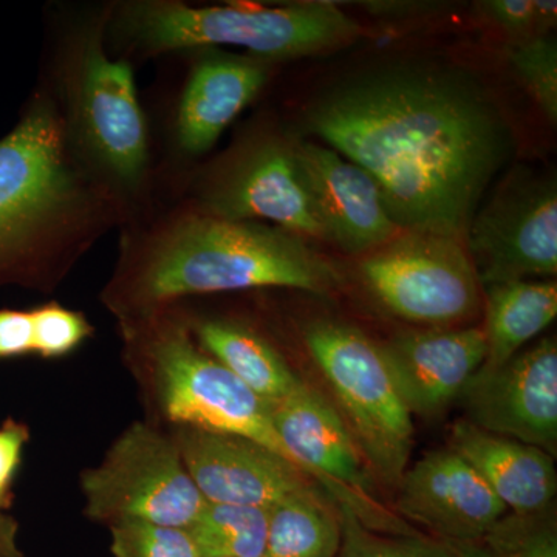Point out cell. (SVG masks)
<instances>
[{
  "mask_svg": "<svg viewBox=\"0 0 557 557\" xmlns=\"http://www.w3.org/2000/svg\"><path fill=\"white\" fill-rule=\"evenodd\" d=\"M307 127L372 175L401 231L465 242L508 152L504 121L463 79L391 69L311 106Z\"/></svg>",
  "mask_w": 557,
  "mask_h": 557,
  "instance_id": "cell-1",
  "label": "cell"
},
{
  "mask_svg": "<svg viewBox=\"0 0 557 557\" xmlns=\"http://www.w3.org/2000/svg\"><path fill=\"white\" fill-rule=\"evenodd\" d=\"M120 327L160 412L175 428L239 435L295 463L277 435L269 403L201 350L175 307Z\"/></svg>",
  "mask_w": 557,
  "mask_h": 557,
  "instance_id": "cell-5",
  "label": "cell"
},
{
  "mask_svg": "<svg viewBox=\"0 0 557 557\" xmlns=\"http://www.w3.org/2000/svg\"><path fill=\"white\" fill-rule=\"evenodd\" d=\"M30 431L24 423L5 420L0 423V512H5L11 497V487L20 471L25 446Z\"/></svg>",
  "mask_w": 557,
  "mask_h": 557,
  "instance_id": "cell-29",
  "label": "cell"
},
{
  "mask_svg": "<svg viewBox=\"0 0 557 557\" xmlns=\"http://www.w3.org/2000/svg\"><path fill=\"white\" fill-rule=\"evenodd\" d=\"M380 348L398 395L412 417H434L449 408L486 358L482 327L403 333Z\"/></svg>",
  "mask_w": 557,
  "mask_h": 557,
  "instance_id": "cell-17",
  "label": "cell"
},
{
  "mask_svg": "<svg viewBox=\"0 0 557 557\" xmlns=\"http://www.w3.org/2000/svg\"><path fill=\"white\" fill-rule=\"evenodd\" d=\"M33 354L30 311L0 310V359Z\"/></svg>",
  "mask_w": 557,
  "mask_h": 557,
  "instance_id": "cell-31",
  "label": "cell"
},
{
  "mask_svg": "<svg viewBox=\"0 0 557 557\" xmlns=\"http://www.w3.org/2000/svg\"><path fill=\"white\" fill-rule=\"evenodd\" d=\"M186 324L205 354L269 405L288 397L302 381L276 347L248 325L228 319H197Z\"/></svg>",
  "mask_w": 557,
  "mask_h": 557,
  "instance_id": "cell-20",
  "label": "cell"
},
{
  "mask_svg": "<svg viewBox=\"0 0 557 557\" xmlns=\"http://www.w3.org/2000/svg\"><path fill=\"white\" fill-rule=\"evenodd\" d=\"M465 245L483 288L531 277H555V180L512 175L485 207L478 209Z\"/></svg>",
  "mask_w": 557,
  "mask_h": 557,
  "instance_id": "cell-12",
  "label": "cell"
},
{
  "mask_svg": "<svg viewBox=\"0 0 557 557\" xmlns=\"http://www.w3.org/2000/svg\"><path fill=\"white\" fill-rule=\"evenodd\" d=\"M127 203L83 159L60 97L40 91L0 139V285L51 292Z\"/></svg>",
  "mask_w": 557,
  "mask_h": 557,
  "instance_id": "cell-3",
  "label": "cell"
},
{
  "mask_svg": "<svg viewBox=\"0 0 557 557\" xmlns=\"http://www.w3.org/2000/svg\"><path fill=\"white\" fill-rule=\"evenodd\" d=\"M172 440L208 504L271 509L293 494L319 486L287 458L239 435L180 426Z\"/></svg>",
  "mask_w": 557,
  "mask_h": 557,
  "instance_id": "cell-14",
  "label": "cell"
},
{
  "mask_svg": "<svg viewBox=\"0 0 557 557\" xmlns=\"http://www.w3.org/2000/svg\"><path fill=\"white\" fill-rule=\"evenodd\" d=\"M270 410L288 456L336 505L351 509L376 533H421L376 496V479L368 461L338 409L318 388L302 380L288 397L271 403Z\"/></svg>",
  "mask_w": 557,
  "mask_h": 557,
  "instance_id": "cell-10",
  "label": "cell"
},
{
  "mask_svg": "<svg viewBox=\"0 0 557 557\" xmlns=\"http://www.w3.org/2000/svg\"><path fill=\"white\" fill-rule=\"evenodd\" d=\"M196 197L193 207L208 214L327 242L295 141L281 135L265 132L240 141L201 177Z\"/></svg>",
  "mask_w": 557,
  "mask_h": 557,
  "instance_id": "cell-11",
  "label": "cell"
},
{
  "mask_svg": "<svg viewBox=\"0 0 557 557\" xmlns=\"http://www.w3.org/2000/svg\"><path fill=\"white\" fill-rule=\"evenodd\" d=\"M113 557H200L185 528L121 522L110 527Z\"/></svg>",
  "mask_w": 557,
  "mask_h": 557,
  "instance_id": "cell-27",
  "label": "cell"
},
{
  "mask_svg": "<svg viewBox=\"0 0 557 557\" xmlns=\"http://www.w3.org/2000/svg\"><path fill=\"white\" fill-rule=\"evenodd\" d=\"M87 518L146 522L188 530L208 502L190 479L172 437L146 423L131 424L98 467L81 475Z\"/></svg>",
  "mask_w": 557,
  "mask_h": 557,
  "instance_id": "cell-8",
  "label": "cell"
},
{
  "mask_svg": "<svg viewBox=\"0 0 557 557\" xmlns=\"http://www.w3.org/2000/svg\"><path fill=\"white\" fill-rule=\"evenodd\" d=\"M509 62L525 84L539 109L552 124L557 121V46L552 36L516 40Z\"/></svg>",
  "mask_w": 557,
  "mask_h": 557,
  "instance_id": "cell-26",
  "label": "cell"
},
{
  "mask_svg": "<svg viewBox=\"0 0 557 557\" xmlns=\"http://www.w3.org/2000/svg\"><path fill=\"white\" fill-rule=\"evenodd\" d=\"M338 507L341 545L336 557H486L482 544H458L420 533L392 536L370 530L344 505Z\"/></svg>",
  "mask_w": 557,
  "mask_h": 557,
  "instance_id": "cell-24",
  "label": "cell"
},
{
  "mask_svg": "<svg viewBox=\"0 0 557 557\" xmlns=\"http://www.w3.org/2000/svg\"><path fill=\"white\" fill-rule=\"evenodd\" d=\"M304 344L376 482L395 490L409 468L416 428L380 344L332 319L307 324Z\"/></svg>",
  "mask_w": 557,
  "mask_h": 557,
  "instance_id": "cell-7",
  "label": "cell"
},
{
  "mask_svg": "<svg viewBox=\"0 0 557 557\" xmlns=\"http://www.w3.org/2000/svg\"><path fill=\"white\" fill-rule=\"evenodd\" d=\"M180 98L175 137L189 157L207 153L226 127L255 101L270 76V62L201 49Z\"/></svg>",
  "mask_w": 557,
  "mask_h": 557,
  "instance_id": "cell-18",
  "label": "cell"
},
{
  "mask_svg": "<svg viewBox=\"0 0 557 557\" xmlns=\"http://www.w3.org/2000/svg\"><path fill=\"white\" fill-rule=\"evenodd\" d=\"M319 486L300 491L270 509L263 557H336L341 545L338 507Z\"/></svg>",
  "mask_w": 557,
  "mask_h": 557,
  "instance_id": "cell-22",
  "label": "cell"
},
{
  "mask_svg": "<svg viewBox=\"0 0 557 557\" xmlns=\"http://www.w3.org/2000/svg\"><path fill=\"white\" fill-rule=\"evenodd\" d=\"M483 5L487 17L516 40L537 36L534 0H491Z\"/></svg>",
  "mask_w": 557,
  "mask_h": 557,
  "instance_id": "cell-30",
  "label": "cell"
},
{
  "mask_svg": "<svg viewBox=\"0 0 557 557\" xmlns=\"http://www.w3.org/2000/svg\"><path fill=\"white\" fill-rule=\"evenodd\" d=\"M486 557H557L553 509L537 515L505 516L482 541Z\"/></svg>",
  "mask_w": 557,
  "mask_h": 557,
  "instance_id": "cell-25",
  "label": "cell"
},
{
  "mask_svg": "<svg viewBox=\"0 0 557 557\" xmlns=\"http://www.w3.org/2000/svg\"><path fill=\"white\" fill-rule=\"evenodd\" d=\"M104 27L106 17L70 40L58 97L81 156L129 205L148 180V124L132 65L106 53Z\"/></svg>",
  "mask_w": 557,
  "mask_h": 557,
  "instance_id": "cell-6",
  "label": "cell"
},
{
  "mask_svg": "<svg viewBox=\"0 0 557 557\" xmlns=\"http://www.w3.org/2000/svg\"><path fill=\"white\" fill-rule=\"evenodd\" d=\"M467 420L491 434L557 450V344L553 338L519 351L502 368L478 370L460 395Z\"/></svg>",
  "mask_w": 557,
  "mask_h": 557,
  "instance_id": "cell-13",
  "label": "cell"
},
{
  "mask_svg": "<svg viewBox=\"0 0 557 557\" xmlns=\"http://www.w3.org/2000/svg\"><path fill=\"white\" fill-rule=\"evenodd\" d=\"M270 509L207 504L188 528L200 557H263Z\"/></svg>",
  "mask_w": 557,
  "mask_h": 557,
  "instance_id": "cell-23",
  "label": "cell"
},
{
  "mask_svg": "<svg viewBox=\"0 0 557 557\" xmlns=\"http://www.w3.org/2000/svg\"><path fill=\"white\" fill-rule=\"evenodd\" d=\"M104 33L139 57L231 46L273 62L341 49L355 42L362 30L333 3L190 7L171 0H135L110 11Z\"/></svg>",
  "mask_w": 557,
  "mask_h": 557,
  "instance_id": "cell-4",
  "label": "cell"
},
{
  "mask_svg": "<svg viewBox=\"0 0 557 557\" xmlns=\"http://www.w3.org/2000/svg\"><path fill=\"white\" fill-rule=\"evenodd\" d=\"M395 491L399 518L426 528L429 536L458 544H482L509 515L485 480L449 448L424 454L406 469Z\"/></svg>",
  "mask_w": 557,
  "mask_h": 557,
  "instance_id": "cell-15",
  "label": "cell"
},
{
  "mask_svg": "<svg viewBox=\"0 0 557 557\" xmlns=\"http://www.w3.org/2000/svg\"><path fill=\"white\" fill-rule=\"evenodd\" d=\"M486 358L483 372L502 368L557 317V284L515 281L485 287Z\"/></svg>",
  "mask_w": 557,
  "mask_h": 557,
  "instance_id": "cell-21",
  "label": "cell"
},
{
  "mask_svg": "<svg viewBox=\"0 0 557 557\" xmlns=\"http://www.w3.org/2000/svg\"><path fill=\"white\" fill-rule=\"evenodd\" d=\"M339 281L333 263L298 234L193 207L124 239L102 302L126 325L156 317L188 296L255 288L329 295Z\"/></svg>",
  "mask_w": 557,
  "mask_h": 557,
  "instance_id": "cell-2",
  "label": "cell"
},
{
  "mask_svg": "<svg viewBox=\"0 0 557 557\" xmlns=\"http://www.w3.org/2000/svg\"><path fill=\"white\" fill-rule=\"evenodd\" d=\"M295 148L330 244L366 256L401 233L369 172L317 143L295 141Z\"/></svg>",
  "mask_w": 557,
  "mask_h": 557,
  "instance_id": "cell-16",
  "label": "cell"
},
{
  "mask_svg": "<svg viewBox=\"0 0 557 557\" xmlns=\"http://www.w3.org/2000/svg\"><path fill=\"white\" fill-rule=\"evenodd\" d=\"M33 355L54 359L67 357L90 338L94 327L78 311L58 302L44 304L30 311Z\"/></svg>",
  "mask_w": 557,
  "mask_h": 557,
  "instance_id": "cell-28",
  "label": "cell"
},
{
  "mask_svg": "<svg viewBox=\"0 0 557 557\" xmlns=\"http://www.w3.org/2000/svg\"><path fill=\"white\" fill-rule=\"evenodd\" d=\"M0 557H25L20 547V525L7 512H0Z\"/></svg>",
  "mask_w": 557,
  "mask_h": 557,
  "instance_id": "cell-32",
  "label": "cell"
},
{
  "mask_svg": "<svg viewBox=\"0 0 557 557\" xmlns=\"http://www.w3.org/2000/svg\"><path fill=\"white\" fill-rule=\"evenodd\" d=\"M381 306L410 324L463 327L483 304L482 284L465 242L401 231L359 263Z\"/></svg>",
  "mask_w": 557,
  "mask_h": 557,
  "instance_id": "cell-9",
  "label": "cell"
},
{
  "mask_svg": "<svg viewBox=\"0 0 557 557\" xmlns=\"http://www.w3.org/2000/svg\"><path fill=\"white\" fill-rule=\"evenodd\" d=\"M448 448L474 468L512 515H537L552 508L557 472L545 450L491 434L467 418L454 423Z\"/></svg>",
  "mask_w": 557,
  "mask_h": 557,
  "instance_id": "cell-19",
  "label": "cell"
},
{
  "mask_svg": "<svg viewBox=\"0 0 557 557\" xmlns=\"http://www.w3.org/2000/svg\"><path fill=\"white\" fill-rule=\"evenodd\" d=\"M536 7L537 36H548L552 28L556 27L557 2L555 0H534Z\"/></svg>",
  "mask_w": 557,
  "mask_h": 557,
  "instance_id": "cell-33",
  "label": "cell"
}]
</instances>
